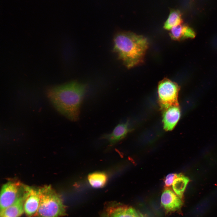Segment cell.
Segmentation results:
<instances>
[{
	"mask_svg": "<svg viewBox=\"0 0 217 217\" xmlns=\"http://www.w3.org/2000/svg\"><path fill=\"white\" fill-rule=\"evenodd\" d=\"M87 85L74 81L48 89V96L55 109L71 121L79 118L81 105Z\"/></svg>",
	"mask_w": 217,
	"mask_h": 217,
	"instance_id": "cell-1",
	"label": "cell"
},
{
	"mask_svg": "<svg viewBox=\"0 0 217 217\" xmlns=\"http://www.w3.org/2000/svg\"><path fill=\"white\" fill-rule=\"evenodd\" d=\"M145 36L131 32L118 33L114 38L113 51L128 69L142 64L149 48Z\"/></svg>",
	"mask_w": 217,
	"mask_h": 217,
	"instance_id": "cell-2",
	"label": "cell"
},
{
	"mask_svg": "<svg viewBox=\"0 0 217 217\" xmlns=\"http://www.w3.org/2000/svg\"><path fill=\"white\" fill-rule=\"evenodd\" d=\"M42 188L39 205L34 217H61L66 215V207L61 196L50 186Z\"/></svg>",
	"mask_w": 217,
	"mask_h": 217,
	"instance_id": "cell-3",
	"label": "cell"
},
{
	"mask_svg": "<svg viewBox=\"0 0 217 217\" xmlns=\"http://www.w3.org/2000/svg\"><path fill=\"white\" fill-rule=\"evenodd\" d=\"M179 87L175 82L165 78L159 83L158 92L159 103L163 110L173 105H178Z\"/></svg>",
	"mask_w": 217,
	"mask_h": 217,
	"instance_id": "cell-4",
	"label": "cell"
},
{
	"mask_svg": "<svg viewBox=\"0 0 217 217\" xmlns=\"http://www.w3.org/2000/svg\"><path fill=\"white\" fill-rule=\"evenodd\" d=\"M27 186L16 181H9L1 188L0 212L12 204L25 190Z\"/></svg>",
	"mask_w": 217,
	"mask_h": 217,
	"instance_id": "cell-5",
	"label": "cell"
},
{
	"mask_svg": "<svg viewBox=\"0 0 217 217\" xmlns=\"http://www.w3.org/2000/svg\"><path fill=\"white\" fill-rule=\"evenodd\" d=\"M42 194V187L36 188L28 186L24 204V213L28 217L35 216L38 210Z\"/></svg>",
	"mask_w": 217,
	"mask_h": 217,
	"instance_id": "cell-6",
	"label": "cell"
},
{
	"mask_svg": "<svg viewBox=\"0 0 217 217\" xmlns=\"http://www.w3.org/2000/svg\"><path fill=\"white\" fill-rule=\"evenodd\" d=\"M161 202L164 208L168 211L178 210L183 204L181 199L174 192L168 188L164 190L162 194Z\"/></svg>",
	"mask_w": 217,
	"mask_h": 217,
	"instance_id": "cell-7",
	"label": "cell"
},
{
	"mask_svg": "<svg viewBox=\"0 0 217 217\" xmlns=\"http://www.w3.org/2000/svg\"><path fill=\"white\" fill-rule=\"evenodd\" d=\"M28 186L25 191L11 205L0 212V217H20L24 213V204Z\"/></svg>",
	"mask_w": 217,
	"mask_h": 217,
	"instance_id": "cell-8",
	"label": "cell"
},
{
	"mask_svg": "<svg viewBox=\"0 0 217 217\" xmlns=\"http://www.w3.org/2000/svg\"><path fill=\"white\" fill-rule=\"evenodd\" d=\"M163 122L164 129L166 131L173 129L181 116L178 105H173L163 110Z\"/></svg>",
	"mask_w": 217,
	"mask_h": 217,
	"instance_id": "cell-9",
	"label": "cell"
},
{
	"mask_svg": "<svg viewBox=\"0 0 217 217\" xmlns=\"http://www.w3.org/2000/svg\"><path fill=\"white\" fill-rule=\"evenodd\" d=\"M115 205L107 209L105 214L108 217H145L132 207Z\"/></svg>",
	"mask_w": 217,
	"mask_h": 217,
	"instance_id": "cell-10",
	"label": "cell"
},
{
	"mask_svg": "<svg viewBox=\"0 0 217 217\" xmlns=\"http://www.w3.org/2000/svg\"><path fill=\"white\" fill-rule=\"evenodd\" d=\"M130 130L127 122L120 123L116 125L112 133L103 135L101 138L107 140L111 146L113 145L124 138Z\"/></svg>",
	"mask_w": 217,
	"mask_h": 217,
	"instance_id": "cell-11",
	"label": "cell"
},
{
	"mask_svg": "<svg viewBox=\"0 0 217 217\" xmlns=\"http://www.w3.org/2000/svg\"><path fill=\"white\" fill-rule=\"evenodd\" d=\"M169 35L175 40L180 41L195 36L193 30L188 26L182 24L173 27L170 30Z\"/></svg>",
	"mask_w": 217,
	"mask_h": 217,
	"instance_id": "cell-12",
	"label": "cell"
},
{
	"mask_svg": "<svg viewBox=\"0 0 217 217\" xmlns=\"http://www.w3.org/2000/svg\"><path fill=\"white\" fill-rule=\"evenodd\" d=\"M87 179L89 184L94 188H101L106 184L108 180V176L105 172L97 171L90 174Z\"/></svg>",
	"mask_w": 217,
	"mask_h": 217,
	"instance_id": "cell-13",
	"label": "cell"
},
{
	"mask_svg": "<svg viewBox=\"0 0 217 217\" xmlns=\"http://www.w3.org/2000/svg\"><path fill=\"white\" fill-rule=\"evenodd\" d=\"M189 181V178L181 174H179L178 177L175 179L172 187L175 193L181 198L183 196L184 192Z\"/></svg>",
	"mask_w": 217,
	"mask_h": 217,
	"instance_id": "cell-14",
	"label": "cell"
},
{
	"mask_svg": "<svg viewBox=\"0 0 217 217\" xmlns=\"http://www.w3.org/2000/svg\"><path fill=\"white\" fill-rule=\"evenodd\" d=\"M182 22L180 12L178 10H171L169 15L165 22L164 28L170 30L173 27L181 24Z\"/></svg>",
	"mask_w": 217,
	"mask_h": 217,
	"instance_id": "cell-15",
	"label": "cell"
},
{
	"mask_svg": "<svg viewBox=\"0 0 217 217\" xmlns=\"http://www.w3.org/2000/svg\"><path fill=\"white\" fill-rule=\"evenodd\" d=\"M179 174L176 173H170L168 174L164 179L165 186L166 187L170 186L175 178L178 176Z\"/></svg>",
	"mask_w": 217,
	"mask_h": 217,
	"instance_id": "cell-16",
	"label": "cell"
},
{
	"mask_svg": "<svg viewBox=\"0 0 217 217\" xmlns=\"http://www.w3.org/2000/svg\"><path fill=\"white\" fill-rule=\"evenodd\" d=\"M103 217H108L106 215H104Z\"/></svg>",
	"mask_w": 217,
	"mask_h": 217,
	"instance_id": "cell-17",
	"label": "cell"
}]
</instances>
